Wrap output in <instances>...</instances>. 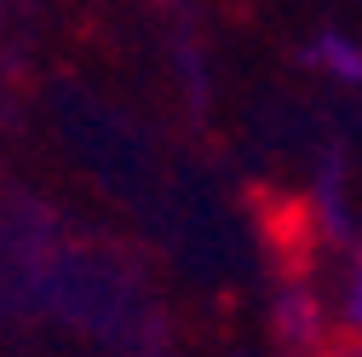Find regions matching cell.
Wrapping results in <instances>:
<instances>
[{
	"label": "cell",
	"mask_w": 362,
	"mask_h": 357,
	"mask_svg": "<svg viewBox=\"0 0 362 357\" xmlns=\"http://www.w3.org/2000/svg\"><path fill=\"white\" fill-rule=\"evenodd\" d=\"M316 58H334L328 69H339V75H362V52H345L339 40H316Z\"/></svg>",
	"instance_id": "cell-1"
},
{
	"label": "cell",
	"mask_w": 362,
	"mask_h": 357,
	"mask_svg": "<svg viewBox=\"0 0 362 357\" xmlns=\"http://www.w3.org/2000/svg\"><path fill=\"white\" fill-rule=\"evenodd\" d=\"M351 323L362 329V254H356V283H351Z\"/></svg>",
	"instance_id": "cell-2"
}]
</instances>
